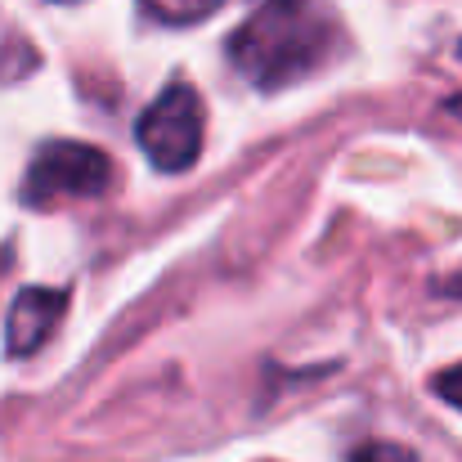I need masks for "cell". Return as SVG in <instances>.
<instances>
[{
  "label": "cell",
  "mask_w": 462,
  "mask_h": 462,
  "mask_svg": "<svg viewBox=\"0 0 462 462\" xmlns=\"http://www.w3.org/2000/svg\"><path fill=\"white\" fill-rule=\"evenodd\" d=\"M445 108H449V113H454V117H462V95H454V99H449V104H445Z\"/></svg>",
  "instance_id": "ba28073f"
},
{
  "label": "cell",
  "mask_w": 462,
  "mask_h": 462,
  "mask_svg": "<svg viewBox=\"0 0 462 462\" xmlns=\"http://www.w3.org/2000/svg\"><path fill=\"white\" fill-rule=\"evenodd\" d=\"M108 189H113V157L90 144L54 140L32 157L23 180V202L45 211L59 198H104Z\"/></svg>",
  "instance_id": "7a4b0ae2"
},
{
  "label": "cell",
  "mask_w": 462,
  "mask_h": 462,
  "mask_svg": "<svg viewBox=\"0 0 462 462\" xmlns=\"http://www.w3.org/2000/svg\"><path fill=\"white\" fill-rule=\"evenodd\" d=\"M144 9L157 14L162 23H198L220 9V0H144Z\"/></svg>",
  "instance_id": "5b68a950"
},
{
  "label": "cell",
  "mask_w": 462,
  "mask_h": 462,
  "mask_svg": "<svg viewBox=\"0 0 462 462\" xmlns=\"http://www.w3.org/2000/svg\"><path fill=\"white\" fill-rule=\"evenodd\" d=\"M5 265H9V247H0V274H5Z\"/></svg>",
  "instance_id": "9c48e42d"
},
{
  "label": "cell",
  "mask_w": 462,
  "mask_h": 462,
  "mask_svg": "<svg viewBox=\"0 0 462 462\" xmlns=\"http://www.w3.org/2000/svg\"><path fill=\"white\" fill-rule=\"evenodd\" d=\"M350 462H418L413 449H404V445H386V440H373V445H359Z\"/></svg>",
  "instance_id": "8992f818"
},
{
  "label": "cell",
  "mask_w": 462,
  "mask_h": 462,
  "mask_svg": "<svg viewBox=\"0 0 462 462\" xmlns=\"http://www.w3.org/2000/svg\"><path fill=\"white\" fill-rule=\"evenodd\" d=\"M140 149L149 153L157 171H189L202 153V99L193 86L175 81L144 108L140 126Z\"/></svg>",
  "instance_id": "3957f363"
},
{
  "label": "cell",
  "mask_w": 462,
  "mask_h": 462,
  "mask_svg": "<svg viewBox=\"0 0 462 462\" xmlns=\"http://www.w3.org/2000/svg\"><path fill=\"white\" fill-rule=\"evenodd\" d=\"M458 54H462V45H458Z\"/></svg>",
  "instance_id": "30bf717a"
},
{
  "label": "cell",
  "mask_w": 462,
  "mask_h": 462,
  "mask_svg": "<svg viewBox=\"0 0 462 462\" xmlns=\"http://www.w3.org/2000/svg\"><path fill=\"white\" fill-rule=\"evenodd\" d=\"M337 41V23L319 0H261L229 36L234 68L256 90H279L310 77Z\"/></svg>",
  "instance_id": "6da1fadb"
},
{
  "label": "cell",
  "mask_w": 462,
  "mask_h": 462,
  "mask_svg": "<svg viewBox=\"0 0 462 462\" xmlns=\"http://www.w3.org/2000/svg\"><path fill=\"white\" fill-rule=\"evenodd\" d=\"M63 306H68V292H59V288H27V292H18V301L9 310V323H5L9 355H32L59 328Z\"/></svg>",
  "instance_id": "277c9868"
},
{
  "label": "cell",
  "mask_w": 462,
  "mask_h": 462,
  "mask_svg": "<svg viewBox=\"0 0 462 462\" xmlns=\"http://www.w3.org/2000/svg\"><path fill=\"white\" fill-rule=\"evenodd\" d=\"M436 395L440 400H449L454 409H462V364H454V368H445V373H436Z\"/></svg>",
  "instance_id": "52a82bcc"
}]
</instances>
